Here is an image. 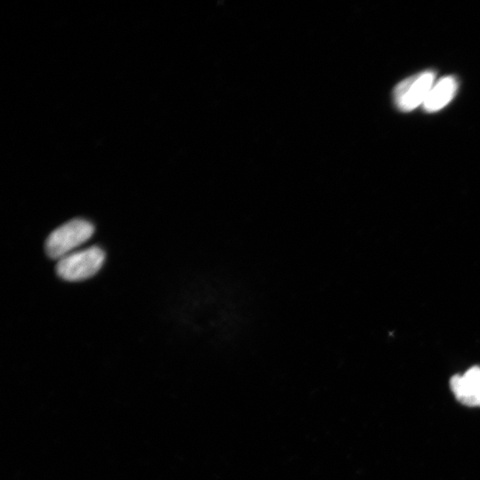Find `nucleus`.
I'll use <instances>...</instances> for the list:
<instances>
[{"mask_svg":"<svg viewBox=\"0 0 480 480\" xmlns=\"http://www.w3.org/2000/svg\"><path fill=\"white\" fill-rule=\"evenodd\" d=\"M459 87L454 76H445L435 82L423 105L428 113L436 112L444 108L455 96Z\"/></svg>","mask_w":480,"mask_h":480,"instance_id":"5","label":"nucleus"},{"mask_svg":"<svg viewBox=\"0 0 480 480\" xmlns=\"http://www.w3.org/2000/svg\"><path fill=\"white\" fill-rule=\"evenodd\" d=\"M450 388L460 404L480 406V366L475 365L461 375H453L450 379Z\"/></svg>","mask_w":480,"mask_h":480,"instance_id":"4","label":"nucleus"},{"mask_svg":"<svg viewBox=\"0 0 480 480\" xmlns=\"http://www.w3.org/2000/svg\"><path fill=\"white\" fill-rule=\"evenodd\" d=\"M94 226L88 220L75 219L54 229L45 241L46 254L60 260L91 238Z\"/></svg>","mask_w":480,"mask_h":480,"instance_id":"1","label":"nucleus"},{"mask_svg":"<svg viewBox=\"0 0 480 480\" xmlns=\"http://www.w3.org/2000/svg\"><path fill=\"white\" fill-rule=\"evenodd\" d=\"M435 81L434 70H424L402 80L393 91L396 107L403 112H409L422 106Z\"/></svg>","mask_w":480,"mask_h":480,"instance_id":"3","label":"nucleus"},{"mask_svg":"<svg viewBox=\"0 0 480 480\" xmlns=\"http://www.w3.org/2000/svg\"><path fill=\"white\" fill-rule=\"evenodd\" d=\"M104 260V251L99 246H91L60 259L56 265V273L66 281L84 280L94 276Z\"/></svg>","mask_w":480,"mask_h":480,"instance_id":"2","label":"nucleus"}]
</instances>
